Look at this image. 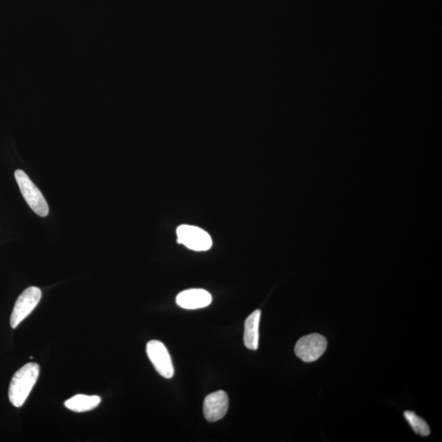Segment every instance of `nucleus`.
<instances>
[{
    "label": "nucleus",
    "mask_w": 442,
    "mask_h": 442,
    "mask_svg": "<svg viewBox=\"0 0 442 442\" xmlns=\"http://www.w3.org/2000/svg\"><path fill=\"white\" fill-rule=\"evenodd\" d=\"M39 374V366L37 363H28L22 366L12 378L8 390V398L15 407L24 405L31 390L37 383Z\"/></svg>",
    "instance_id": "nucleus-1"
},
{
    "label": "nucleus",
    "mask_w": 442,
    "mask_h": 442,
    "mask_svg": "<svg viewBox=\"0 0 442 442\" xmlns=\"http://www.w3.org/2000/svg\"><path fill=\"white\" fill-rule=\"evenodd\" d=\"M15 178L22 196L35 213L42 217L48 216L49 209L46 199L28 175L21 169H17Z\"/></svg>",
    "instance_id": "nucleus-2"
},
{
    "label": "nucleus",
    "mask_w": 442,
    "mask_h": 442,
    "mask_svg": "<svg viewBox=\"0 0 442 442\" xmlns=\"http://www.w3.org/2000/svg\"><path fill=\"white\" fill-rule=\"evenodd\" d=\"M42 297V290L37 287L28 288L20 295L12 312L10 325L12 329L17 328V326L35 310Z\"/></svg>",
    "instance_id": "nucleus-3"
},
{
    "label": "nucleus",
    "mask_w": 442,
    "mask_h": 442,
    "mask_svg": "<svg viewBox=\"0 0 442 442\" xmlns=\"http://www.w3.org/2000/svg\"><path fill=\"white\" fill-rule=\"evenodd\" d=\"M178 243L196 252L208 251L212 246L211 236L201 228L183 225L177 229Z\"/></svg>",
    "instance_id": "nucleus-4"
},
{
    "label": "nucleus",
    "mask_w": 442,
    "mask_h": 442,
    "mask_svg": "<svg viewBox=\"0 0 442 442\" xmlns=\"http://www.w3.org/2000/svg\"><path fill=\"white\" fill-rule=\"evenodd\" d=\"M327 344V340L322 335H307L299 339L295 347V353L304 362H313L324 353Z\"/></svg>",
    "instance_id": "nucleus-5"
},
{
    "label": "nucleus",
    "mask_w": 442,
    "mask_h": 442,
    "mask_svg": "<svg viewBox=\"0 0 442 442\" xmlns=\"http://www.w3.org/2000/svg\"><path fill=\"white\" fill-rule=\"evenodd\" d=\"M147 354L158 373L165 378H172L175 374L171 356L162 342L151 340L147 344Z\"/></svg>",
    "instance_id": "nucleus-6"
},
{
    "label": "nucleus",
    "mask_w": 442,
    "mask_h": 442,
    "mask_svg": "<svg viewBox=\"0 0 442 442\" xmlns=\"http://www.w3.org/2000/svg\"><path fill=\"white\" fill-rule=\"evenodd\" d=\"M229 409V397L224 391L212 393L205 398L204 416L208 422H217L224 418Z\"/></svg>",
    "instance_id": "nucleus-7"
},
{
    "label": "nucleus",
    "mask_w": 442,
    "mask_h": 442,
    "mask_svg": "<svg viewBox=\"0 0 442 442\" xmlns=\"http://www.w3.org/2000/svg\"><path fill=\"white\" fill-rule=\"evenodd\" d=\"M212 297L206 290L193 288L178 294L176 303L178 306L187 310H196L211 304Z\"/></svg>",
    "instance_id": "nucleus-8"
},
{
    "label": "nucleus",
    "mask_w": 442,
    "mask_h": 442,
    "mask_svg": "<svg viewBox=\"0 0 442 442\" xmlns=\"http://www.w3.org/2000/svg\"><path fill=\"white\" fill-rule=\"evenodd\" d=\"M261 315V311L257 310L245 321L243 342L246 347L250 350L256 351L258 348Z\"/></svg>",
    "instance_id": "nucleus-9"
},
{
    "label": "nucleus",
    "mask_w": 442,
    "mask_h": 442,
    "mask_svg": "<svg viewBox=\"0 0 442 442\" xmlns=\"http://www.w3.org/2000/svg\"><path fill=\"white\" fill-rule=\"evenodd\" d=\"M100 403L101 398L98 396L77 395L66 400L64 405L71 412L82 413L95 409Z\"/></svg>",
    "instance_id": "nucleus-10"
},
{
    "label": "nucleus",
    "mask_w": 442,
    "mask_h": 442,
    "mask_svg": "<svg viewBox=\"0 0 442 442\" xmlns=\"http://www.w3.org/2000/svg\"><path fill=\"white\" fill-rule=\"evenodd\" d=\"M404 416L409 423L410 427L417 434L427 436L430 434V428L423 419L413 412H405Z\"/></svg>",
    "instance_id": "nucleus-11"
}]
</instances>
